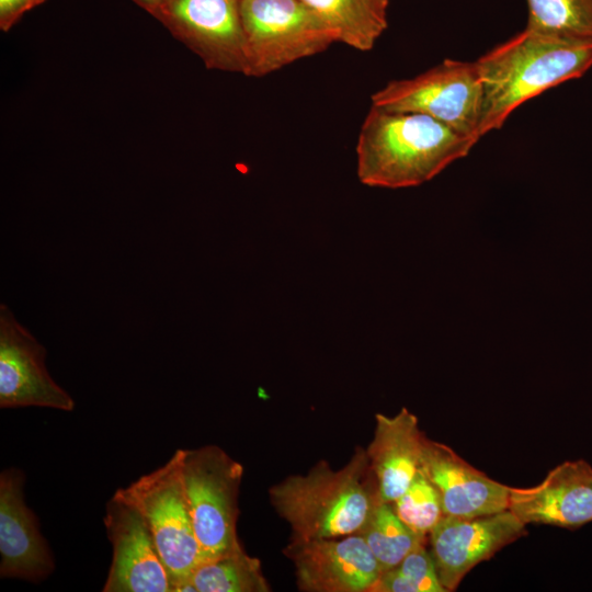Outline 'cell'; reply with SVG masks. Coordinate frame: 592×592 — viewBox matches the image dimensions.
<instances>
[{
  "label": "cell",
  "instance_id": "cell-1",
  "mask_svg": "<svg viewBox=\"0 0 592 592\" xmlns=\"http://www.w3.org/2000/svg\"><path fill=\"white\" fill-rule=\"evenodd\" d=\"M476 143L431 116L372 105L356 144L357 177L368 186H417L466 157Z\"/></svg>",
  "mask_w": 592,
  "mask_h": 592
},
{
  "label": "cell",
  "instance_id": "cell-2",
  "mask_svg": "<svg viewBox=\"0 0 592 592\" xmlns=\"http://www.w3.org/2000/svg\"><path fill=\"white\" fill-rule=\"evenodd\" d=\"M482 87L481 137L521 104L592 67V39L525 27L476 60Z\"/></svg>",
  "mask_w": 592,
  "mask_h": 592
},
{
  "label": "cell",
  "instance_id": "cell-3",
  "mask_svg": "<svg viewBox=\"0 0 592 592\" xmlns=\"http://www.w3.org/2000/svg\"><path fill=\"white\" fill-rule=\"evenodd\" d=\"M271 504L291 526V539L337 538L358 534L382 502L366 449L333 469L319 460L306 475H292L269 490Z\"/></svg>",
  "mask_w": 592,
  "mask_h": 592
},
{
  "label": "cell",
  "instance_id": "cell-4",
  "mask_svg": "<svg viewBox=\"0 0 592 592\" xmlns=\"http://www.w3.org/2000/svg\"><path fill=\"white\" fill-rule=\"evenodd\" d=\"M177 452L202 561L242 549L237 520L243 466L216 445Z\"/></svg>",
  "mask_w": 592,
  "mask_h": 592
},
{
  "label": "cell",
  "instance_id": "cell-5",
  "mask_svg": "<svg viewBox=\"0 0 592 592\" xmlns=\"http://www.w3.org/2000/svg\"><path fill=\"white\" fill-rule=\"evenodd\" d=\"M246 76L263 77L339 42L338 34L301 0H240Z\"/></svg>",
  "mask_w": 592,
  "mask_h": 592
},
{
  "label": "cell",
  "instance_id": "cell-6",
  "mask_svg": "<svg viewBox=\"0 0 592 592\" xmlns=\"http://www.w3.org/2000/svg\"><path fill=\"white\" fill-rule=\"evenodd\" d=\"M372 105L431 116L478 141L483 87L476 61L445 59L413 78L394 80L372 95Z\"/></svg>",
  "mask_w": 592,
  "mask_h": 592
},
{
  "label": "cell",
  "instance_id": "cell-7",
  "mask_svg": "<svg viewBox=\"0 0 592 592\" xmlns=\"http://www.w3.org/2000/svg\"><path fill=\"white\" fill-rule=\"evenodd\" d=\"M133 505L146 522L175 587L202 562L183 489L179 455L114 493Z\"/></svg>",
  "mask_w": 592,
  "mask_h": 592
},
{
  "label": "cell",
  "instance_id": "cell-8",
  "mask_svg": "<svg viewBox=\"0 0 592 592\" xmlns=\"http://www.w3.org/2000/svg\"><path fill=\"white\" fill-rule=\"evenodd\" d=\"M151 15L207 68L247 75L240 0H166Z\"/></svg>",
  "mask_w": 592,
  "mask_h": 592
},
{
  "label": "cell",
  "instance_id": "cell-9",
  "mask_svg": "<svg viewBox=\"0 0 592 592\" xmlns=\"http://www.w3.org/2000/svg\"><path fill=\"white\" fill-rule=\"evenodd\" d=\"M510 510L475 516L443 515L429 533L431 556L446 592L454 591L478 563L526 534Z\"/></svg>",
  "mask_w": 592,
  "mask_h": 592
},
{
  "label": "cell",
  "instance_id": "cell-10",
  "mask_svg": "<svg viewBox=\"0 0 592 592\" xmlns=\"http://www.w3.org/2000/svg\"><path fill=\"white\" fill-rule=\"evenodd\" d=\"M46 349L0 306V407H44L72 411L76 403L49 375Z\"/></svg>",
  "mask_w": 592,
  "mask_h": 592
},
{
  "label": "cell",
  "instance_id": "cell-11",
  "mask_svg": "<svg viewBox=\"0 0 592 592\" xmlns=\"http://www.w3.org/2000/svg\"><path fill=\"white\" fill-rule=\"evenodd\" d=\"M112 562L103 592H173V581L139 512L113 494L103 519Z\"/></svg>",
  "mask_w": 592,
  "mask_h": 592
},
{
  "label": "cell",
  "instance_id": "cell-12",
  "mask_svg": "<svg viewBox=\"0 0 592 592\" xmlns=\"http://www.w3.org/2000/svg\"><path fill=\"white\" fill-rule=\"evenodd\" d=\"M284 555L305 592H371L383 570L360 534L342 539H291Z\"/></svg>",
  "mask_w": 592,
  "mask_h": 592
},
{
  "label": "cell",
  "instance_id": "cell-13",
  "mask_svg": "<svg viewBox=\"0 0 592 592\" xmlns=\"http://www.w3.org/2000/svg\"><path fill=\"white\" fill-rule=\"evenodd\" d=\"M508 510L525 525L577 528L592 522V466L567 460L531 488H510Z\"/></svg>",
  "mask_w": 592,
  "mask_h": 592
},
{
  "label": "cell",
  "instance_id": "cell-14",
  "mask_svg": "<svg viewBox=\"0 0 592 592\" xmlns=\"http://www.w3.org/2000/svg\"><path fill=\"white\" fill-rule=\"evenodd\" d=\"M24 474L7 468L0 474V577L39 582L55 563L37 519L24 501Z\"/></svg>",
  "mask_w": 592,
  "mask_h": 592
},
{
  "label": "cell",
  "instance_id": "cell-15",
  "mask_svg": "<svg viewBox=\"0 0 592 592\" xmlns=\"http://www.w3.org/2000/svg\"><path fill=\"white\" fill-rule=\"evenodd\" d=\"M419 470L437 490L444 515L475 517L508 509L511 487L476 469L445 444L425 437Z\"/></svg>",
  "mask_w": 592,
  "mask_h": 592
},
{
  "label": "cell",
  "instance_id": "cell-16",
  "mask_svg": "<svg viewBox=\"0 0 592 592\" xmlns=\"http://www.w3.org/2000/svg\"><path fill=\"white\" fill-rule=\"evenodd\" d=\"M374 436L366 453L382 502L394 503L419 471L424 434L418 418L402 408L396 415H375Z\"/></svg>",
  "mask_w": 592,
  "mask_h": 592
},
{
  "label": "cell",
  "instance_id": "cell-17",
  "mask_svg": "<svg viewBox=\"0 0 592 592\" xmlns=\"http://www.w3.org/2000/svg\"><path fill=\"white\" fill-rule=\"evenodd\" d=\"M331 29L339 42L367 52L387 27V9L373 0H301Z\"/></svg>",
  "mask_w": 592,
  "mask_h": 592
},
{
  "label": "cell",
  "instance_id": "cell-18",
  "mask_svg": "<svg viewBox=\"0 0 592 592\" xmlns=\"http://www.w3.org/2000/svg\"><path fill=\"white\" fill-rule=\"evenodd\" d=\"M189 579L196 592H269L261 561L243 548L197 565Z\"/></svg>",
  "mask_w": 592,
  "mask_h": 592
},
{
  "label": "cell",
  "instance_id": "cell-19",
  "mask_svg": "<svg viewBox=\"0 0 592 592\" xmlns=\"http://www.w3.org/2000/svg\"><path fill=\"white\" fill-rule=\"evenodd\" d=\"M377 559L383 572L399 565L403 558L421 545L423 536L405 524L391 503L379 502L358 533Z\"/></svg>",
  "mask_w": 592,
  "mask_h": 592
},
{
  "label": "cell",
  "instance_id": "cell-20",
  "mask_svg": "<svg viewBox=\"0 0 592 592\" xmlns=\"http://www.w3.org/2000/svg\"><path fill=\"white\" fill-rule=\"evenodd\" d=\"M527 29L592 39V0H527Z\"/></svg>",
  "mask_w": 592,
  "mask_h": 592
},
{
  "label": "cell",
  "instance_id": "cell-21",
  "mask_svg": "<svg viewBox=\"0 0 592 592\" xmlns=\"http://www.w3.org/2000/svg\"><path fill=\"white\" fill-rule=\"evenodd\" d=\"M371 592H446L431 554L421 545L396 567L384 571Z\"/></svg>",
  "mask_w": 592,
  "mask_h": 592
},
{
  "label": "cell",
  "instance_id": "cell-22",
  "mask_svg": "<svg viewBox=\"0 0 592 592\" xmlns=\"http://www.w3.org/2000/svg\"><path fill=\"white\" fill-rule=\"evenodd\" d=\"M391 504L399 519L423 536L429 535L444 515L437 490L420 470Z\"/></svg>",
  "mask_w": 592,
  "mask_h": 592
},
{
  "label": "cell",
  "instance_id": "cell-23",
  "mask_svg": "<svg viewBox=\"0 0 592 592\" xmlns=\"http://www.w3.org/2000/svg\"><path fill=\"white\" fill-rule=\"evenodd\" d=\"M45 0H0V27L7 32L29 10Z\"/></svg>",
  "mask_w": 592,
  "mask_h": 592
},
{
  "label": "cell",
  "instance_id": "cell-24",
  "mask_svg": "<svg viewBox=\"0 0 592 592\" xmlns=\"http://www.w3.org/2000/svg\"><path fill=\"white\" fill-rule=\"evenodd\" d=\"M139 7L152 14L166 0H133Z\"/></svg>",
  "mask_w": 592,
  "mask_h": 592
},
{
  "label": "cell",
  "instance_id": "cell-25",
  "mask_svg": "<svg viewBox=\"0 0 592 592\" xmlns=\"http://www.w3.org/2000/svg\"><path fill=\"white\" fill-rule=\"evenodd\" d=\"M373 1L376 2L378 5H380L384 9H387L388 2H389V0H373Z\"/></svg>",
  "mask_w": 592,
  "mask_h": 592
}]
</instances>
